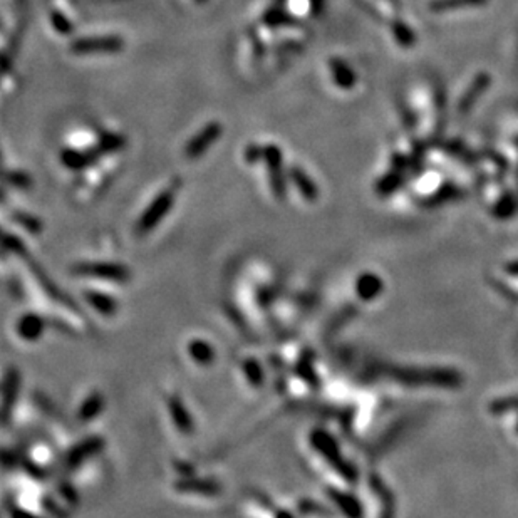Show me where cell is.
<instances>
[{
    "mask_svg": "<svg viewBox=\"0 0 518 518\" xmlns=\"http://www.w3.org/2000/svg\"><path fill=\"white\" fill-rule=\"evenodd\" d=\"M381 372L406 386H437V388H458L462 386V374L453 369L439 368H396L381 366Z\"/></svg>",
    "mask_w": 518,
    "mask_h": 518,
    "instance_id": "obj_1",
    "label": "cell"
},
{
    "mask_svg": "<svg viewBox=\"0 0 518 518\" xmlns=\"http://www.w3.org/2000/svg\"><path fill=\"white\" fill-rule=\"evenodd\" d=\"M312 445H314L320 451V455L331 463V466L336 468V471L349 483H354L357 480V471L351 463L345 462V460L339 453V446L332 439L326 431L317 430L312 433Z\"/></svg>",
    "mask_w": 518,
    "mask_h": 518,
    "instance_id": "obj_2",
    "label": "cell"
},
{
    "mask_svg": "<svg viewBox=\"0 0 518 518\" xmlns=\"http://www.w3.org/2000/svg\"><path fill=\"white\" fill-rule=\"evenodd\" d=\"M74 272L82 277L101 278V281L109 282L130 281V270L125 265L114 264V262H86V264L74 267Z\"/></svg>",
    "mask_w": 518,
    "mask_h": 518,
    "instance_id": "obj_3",
    "label": "cell"
},
{
    "mask_svg": "<svg viewBox=\"0 0 518 518\" xmlns=\"http://www.w3.org/2000/svg\"><path fill=\"white\" fill-rule=\"evenodd\" d=\"M173 201H175V190L170 188V190L163 191L162 195L148 207L146 212L141 215V219L138 220V232L141 233V235L151 232V230L168 215V212H170V208L173 207Z\"/></svg>",
    "mask_w": 518,
    "mask_h": 518,
    "instance_id": "obj_4",
    "label": "cell"
},
{
    "mask_svg": "<svg viewBox=\"0 0 518 518\" xmlns=\"http://www.w3.org/2000/svg\"><path fill=\"white\" fill-rule=\"evenodd\" d=\"M44 332V320L37 314H26L20 317L17 322V334L20 339L32 343V340L39 339Z\"/></svg>",
    "mask_w": 518,
    "mask_h": 518,
    "instance_id": "obj_5",
    "label": "cell"
},
{
    "mask_svg": "<svg viewBox=\"0 0 518 518\" xmlns=\"http://www.w3.org/2000/svg\"><path fill=\"white\" fill-rule=\"evenodd\" d=\"M168 411H170V416L175 421L176 427L183 433H191L193 431V419L188 413V409L185 408V405L178 400L176 396H173L168 400Z\"/></svg>",
    "mask_w": 518,
    "mask_h": 518,
    "instance_id": "obj_6",
    "label": "cell"
},
{
    "mask_svg": "<svg viewBox=\"0 0 518 518\" xmlns=\"http://www.w3.org/2000/svg\"><path fill=\"white\" fill-rule=\"evenodd\" d=\"M357 295L363 300H371L376 299L382 290V282L377 275L374 274H364L357 278L356 283Z\"/></svg>",
    "mask_w": 518,
    "mask_h": 518,
    "instance_id": "obj_7",
    "label": "cell"
},
{
    "mask_svg": "<svg viewBox=\"0 0 518 518\" xmlns=\"http://www.w3.org/2000/svg\"><path fill=\"white\" fill-rule=\"evenodd\" d=\"M327 495L331 496L332 501H336L337 507L343 510L345 515L357 517L363 513V510H361V503L354 499V496L344 495V493L336 490V488H327Z\"/></svg>",
    "mask_w": 518,
    "mask_h": 518,
    "instance_id": "obj_8",
    "label": "cell"
},
{
    "mask_svg": "<svg viewBox=\"0 0 518 518\" xmlns=\"http://www.w3.org/2000/svg\"><path fill=\"white\" fill-rule=\"evenodd\" d=\"M188 354L191 356V359L195 361L196 364L201 366H208L210 363H213L215 359V351L208 343L201 339H193L190 345H188Z\"/></svg>",
    "mask_w": 518,
    "mask_h": 518,
    "instance_id": "obj_9",
    "label": "cell"
},
{
    "mask_svg": "<svg viewBox=\"0 0 518 518\" xmlns=\"http://www.w3.org/2000/svg\"><path fill=\"white\" fill-rule=\"evenodd\" d=\"M178 490L187 493H200V495H219L220 487L215 482L207 480H182L178 485Z\"/></svg>",
    "mask_w": 518,
    "mask_h": 518,
    "instance_id": "obj_10",
    "label": "cell"
},
{
    "mask_svg": "<svg viewBox=\"0 0 518 518\" xmlns=\"http://www.w3.org/2000/svg\"><path fill=\"white\" fill-rule=\"evenodd\" d=\"M17 389H19V374L15 371L9 372L7 376L6 384H3V391H2V414L7 416L10 413L12 406H14L15 400H17Z\"/></svg>",
    "mask_w": 518,
    "mask_h": 518,
    "instance_id": "obj_11",
    "label": "cell"
},
{
    "mask_svg": "<svg viewBox=\"0 0 518 518\" xmlns=\"http://www.w3.org/2000/svg\"><path fill=\"white\" fill-rule=\"evenodd\" d=\"M100 446H101V441H97V439H89V441L81 443L79 446H76L71 453H69V458H68L69 466H76V464L81 463L82 460L91 456L96 450H100Z\"/></svg>",
    "mask_w": 518,
    "mask_h": 518,
    "instance_id": "obj_12",
    "label": "cell"
},
{
    "mask_svg": "<svg viewBox=\"0 0 518 518\" xmlns=\"http://www.w3.org/2000/svg\"><path fill=\"white\" fill-rule=\"evenodd\" d=\"M86 299H88V302L91 304L97 312H101V314L109 315V314H114V311H116V302H114V300L106 294L91 292V294L86 295Z\"/></svg>",
    "mask_w": 518,
    "mask_h": 518,
    "instance_id": "obj_13",
    "label": "cell"
},
{
    "mask_svg": "<svg viewBox=\"0 0 518 518\" xmlns=\"http://www.w3.org/2000/svg\"><path fill=\"white\" fill-rule=\"evenodd\" d=\"M102 405H104V401H102V398L100 396V394H93V396H89L88 400L82 402V406L79 409L81 421H89V419L96 418L97 414L101 413Z\"/></svg>",
    "mask_w": 518,
    "mask_h": 518,
    "instance_id": "obj_14",
    "label": "cell"
},
{
    "mask_svg": "<svg viewBox=\"0 0 518 518\" xmlns=\"http://www.w3.org/2000/svg\"><path fill=\"white\" fill-rule=\"evenodd\" d=\"M294 180L297 182L295 185H297V188L300 193H302L304 198L309 201H314L317 198V190H315V187L306 175H302L299 170H294Z\"/></svg>",
    "mask_w": 518,
    "mask_h": 518,
    "instance_id": "obj_15",
    "label": "cell"
},
{
    "mask_svg": "<svg viewBox=\"0 0 518 518\" xmlns=\"http://www.w3.org/2000/svg\"><path fill=\"white\" fill-rule=\"evenodd\" d=\"M369 482H371L372 490L381 496L382 505H384V507H393V496L388 493L389 490L384 487V483L381 482L379 476H377V475H371V476H369Z\"/></svg>",
    "mask_w": 518,
    "mask_h": 518,
    "instance_id": "obj_16",
    "label": "cell"
},
{
    "mask_svg": "<svg viewBox=\"0 0 518 518\" xmlns=\"http://www.w3.org/2000/svg\"><path fill=\"white\" fill-rule=\"evenodd\" d=\"M245 374L253 386H257V388L258 386H262V381H264V372H262L260 366L255 363V361H249V363L245 364Z\"/></svg>",
    "mask_w": 518,
    "mask_h": 518,
    "instance_id": "obj_17",
    "label": "cell"
}]
</instances>
